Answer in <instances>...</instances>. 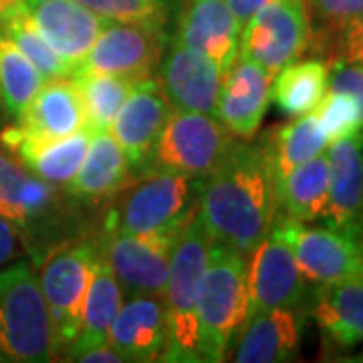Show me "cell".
<instances>
[{
	"label": "cell",
	"mask_w": 363,
	"mask_h": 363,
	"mask_svg": "<svg viewBox=\"0 0 363 363\" xmlns=\"http://www.w3.org/2000/svg\"><path fill=\"white\" fill-rule=\"evenodd\" d=\"M9 123V117H6V109H4V104H2V93H0V130Z\"/></svg>",
	"instance_id": "obj_41"
},
{
	"label": "cell",
	"mask_w": 363,
	"mask_h": 363,
	"mask_svg": "<svg viewBox=\"0 0 363 363\" xmlns=\"http://www.w3.org/2000/svg\"><path fill=\"white\" fill-rule=\"evenodd\" d=\"M91 212L65 188L33 174L0 143V216L13 224L33 264L51 248L97 230L99 218L95 220Z\"/></svg>",
	"instance_id": "obj_2"
},
{
	"label": "cell",
	"mask_w": 363,
	"mask_h": 363,
	"mask_svg": "<svg viewBox=\"0 0 363 363\" xmlns=\"http://www.w3.org/2000/svg\"><path fill=\"white\" fill-rule=\"evenodd\" d=\"M0 30L23 51L26 59L39 69L45 81L73 75V69L52 51V47L40 35L37 25L25 9V0L13 11L0 16Z\"/></svg>",
	"instance_id": "obj_32"
},
{
	"label": "cell",
	"mask_w": 363,
	"mask_h": 363,
	"mask_svg": "<svg viewBox=\"0 0 363 363\" xmlns=\"http://www.w3.org/2000/svg\"><path fill=\"white\" fill-rule=\"evenodd\" d=\"M279 212L297 222L323 220L329 202V162L327 150L291 169L277 188Z\"/></svg>",
	"instance_id": "obj_27"
},
{
	"label": "cell",
	"mask_w": 363,
	"mask_h": 363,
	"mask_svg": "<svg viewBox=\"0 0 363 363\" xmlns=\"http://www.w3.org/2000/svg\"><path fill=\"white\" fill-rule=\"evenodd\" d=\"M87 128L59 140H35L21 135L11 123L0 130V143L18 157L26 168L52 186L65 188L75 180L91 143Z\"/></svg>",
	"instance_id": "obj_22"
},
{
	"label": "cell",
	"mask_w": 363,
	"mask_h": 363,
	"mask_svg": "<svg viewBox=\"0 0 363 363\" xmlns=\"http://www.w3.org/2000/svg\"><path fill=\"white\" fill-rule=\"evenodd\" d=\"M169 33L168 26L107 18L73 73H107L138 81L154 77L168 47Z\"/></svg>",
	"instance_id": "obj_9"
},
{
	"label": "cell",
	"mask_w": 363,
	"mask_h": 363,
	"mask_svg": "<svg viewBox=\"0 0 363 363\" xmlns=\"http://www.w3.org/2000/svg\"><path fill=\"white\" fill-rule=\"evenodd\" d=\"M327 63H329L327 89L350 93L362 107L363 116V63L345 57H335Z\"/></svg>",
	"instance_id": "obj_36"
},
{
	"label": "cell",
	"mask_w": 363,
	"mask_h": 363,
	"mask_svg": "<svg viewBox=\"0 0 363 363\" xmlns=\"http://www.w3.org/2000/svg\"><path fill=\"white\" fill-rule=\"evenodd\" d=\"M43 85L45 79L39 69L0 30V93L9 123L25 113Z\"/></svg>",
	"instance_id": "obj_31"
},
{
	"label": "cell",
	"mask_w": 363,
	"mask_h": 363,
	"mask_svg": "<svg viewBox=\"0 0 363 363\" xmlns=\"http://www.w3.org/2000/svg\"><path fill=\"white\" fill-rule=\"evenodd\" d=\"M309 39L311 23L305 0H272L242 25L238 55L274 77L307 51Z\"/></svg>",
	"instance_id": "obj_11"
},
{
	"label": "cell",
	"mask_w": 363,
	"mask_h": 363,
	"mask_svg": "<svg viewBox=\"0 0 363 363\" xmlns=\"http://www.w3.org/2000/svg\"><path fill=\"white\" fill-rule=\"evenodd\" d=\"M272 77L250 61L238 55L228 73L222 79L216 117L238 140H255L260 123L271 104Z\"/></svg>",
	"instance_id": "obj_19"
},
{
	"label": "cell",
	"mask_w": 363,
	"mask_h": 363,
	"mask_svg": "<svg viewBox=\"0 0 363 363\" xmlns=\"http://www.w3.org/2000/svg\"><path fill=\"white\" fill-rule=\"evenodd\" d=\"M327 162L329 202L325 226L363 240V130L331 142Z\"/></svg>",
	"instance_id": "obj_16"
},
{
	"label": "cell",
	"mask_w": 363,
	"mask_h": 363,
	"mask_svg": "<svg viewBox=\"0 0 363 363\" xmlns=\"http://www.w3.org/2000/svg\"><path fill=\"white\" fill-rule=\"evenodd\" d=\"M277 212V182L262 138H236L218 168L202 182L200 220L214 242L248 259L269 234Z\"/></svg>",
	"instance_id": "obj_1"
},
{
	"label": "cell",
	"mask_w": 363,
	"mask_h": 363,
	"mask_svg": "<svg viewBox=\"0 0 363 363\" xmlns=\"http://www.w3.org/2000/svg\"><path fill=\"white\" fill-rule=\"evenodd\" d=\"M182 230H166L156 234L99 230V250L116 274L125 298H164L168 285L172 248Z\"/></svg>",
	"instance_id": "obj_10"
},
{
	"label": "cell",
	"mask_w": 363,
	"mask_h": 363,
	"mask_svg": "<svg viewBox=\"0 0 363 363\" xmlns=\"http://www.w3.org/2000/svg\"><path fill=\"white\" fill-rule=\"evenodd\" d=\"M309 307L325 350L347 351L363 343V274L317 285Z\"/></svg>",
	"instance_id": "obj_23"
},
{
	"label": "cell",
	"mask_w": 363,
	"mask_h": 363,
	"mask_svg": "<svg viewBox=\"0 0 363 363\" xmlns=\"http://www.w3.org/2000/svg\"><path fill=\"white\" fill-rule=\"evenodd\" d=\"M247 321L277 307H307L311 301L307 279L298 269L293 248L281 226L272 222L269 234L247 259Z\"/></svg>",
	"instance_id": "obj_12"
},
{
	"label": "cell",
	"mask_w": 363,
	"mask_h": 363,
	"mask_svg": "<svg viewBox=\"0 0 363 363\" xmlns=\"http://www.w3.org/2000/svg\"><path fill=\"white\" fill-rule=\"evenodd\" d=\"M224 2H226L228 9L233 11V14L236 16V21H238V25L242 26L252 14L257 13V11H260L262 6H267L272 0H224Z\"/></svg>",
	"instance_id": "obj_40"
},
{
	"label": "cell",
	"mask_w": 363,
	"mask_h": 363,
	"mask_svg": "<svg viewBox=\"0 0 363 363\" xmlns=\"http://www.w3.org/2000/svg\"><path fill=\"white\" fill-rule=\"evenodd\" d=\"M123 301H125V295L117 283L111 267L107 264V260L99 250L89 291H87V298L83 305L81 329H79L75 343L71 345V350L67 351V355L63 357V362H73L83 351L107 343L111 321L116 319Z\"/></svg>",
	"instance_id": "obj_26"
},
{
	"label": "cell",
	"mask_w": 363,
	"mask_h": 363,
	"mask_svg": "<svg viewBox=\"0 0 363 363\" xmlns=\"http://www.w3.org/2000/svg\"><path fill=\"white\" fill-rule=\"evenodd\" d=\"M305 319V307H277L252 315L234 339L230 359L236 363H281L295 359Z\"/></svg>",
	"instance_id": "obj_20"
},
{
	"label": "cell",
	"mask_w": 363,
	"mask_h": 363,
	"mask_svg": "<svg viewBox=\"0 0 363 363\" xmlns=\"http://www.w3.org/2000/svg\"><path fill=\"white\" fill-rule=\"evenodd\" d=\"M11 125L21 135L35 140H59L87 128L85 109L73 77L45 81L25 113Z\"/></svg>",
	"instance_id": "obj_25"
},
{
	"label": "cell",
	"mask_w": 363,
	"mask_h": 363,
	"mask_svg": "<svg viewBox=\"0 0 363 363\" xmlns=\"http://www.w3.org/2000/svg\"><path fill=\"white\" fill-rule=\"evenodd\" d=\"M315 113L329 138V143L343 135H350L353 131L363 130L362 107L350 93L327 89L323 101L315 109Z\"/></svg>",
	"instance_id": "obj_35"
},
{
	"label": "cell",
	"mask_w": 363,
	"mask_h": 363,
	"mask_svg": "<svg viewBox=\"0 0 363 363\" xmlns=\"http://www.w3.org/2000/svg\"><path fill=\"white\" fill-rule=\"evenodd\" d=\"M359 63H363V61H359Z\"/></svg>",
	"instance_id": "obj_42"
},
{
	"label": "cell",
	"mask_w": 363,
	"mask_h": 363,
	"mask_svg": "<svg viewBox=\"0 0 363 363\" xmlns=\"http://www.w3.org/2000/svg\"><path fill=\"white\" fill-rule=\"evenodd\" d=\"M234 140L230 130L216 116L169 111L157 140L152 169H174L204 180L230 152Z\"/></svg>",
	"instance_id": "obj_8"
},
{
	"label": "cell",
	"mask_w": 363,
	"mask_h": 363,
	"mask_svg": "<svg viewBox=\"0 0 363 363\" xmlns=\"http://www.w3.org/2000/svg\"><path fill=\"white\" fill-rule=\"evenodd\" d=\"M57 337L37 269L18 259L0 269V363H49Z\"/></svg>",
	"instance_id": "obj_4"
},
{
	"label": "cell",
	"mask_w": 363,
	"mask_h": 363,
	"mask_svg": "<svg viewBox=\"0 0 363 363\" xmlns=\"http://www.w3.org/2000/svg\"><path fill=\"white\" fill-rule=\"evenodd\" d=\"M247 313V257L212 240L196 309L200 362L228 359Z\"/></svg>",
	"instance_id": "obj_5"
},
{
	"label": "cell",
	"mask_w": 363,
	"mask_h": 363,
	"mask_svg": "<svg viewBox=\"0 0 363 363\" xmlns=\"http://www.w3.org/2000/svg\"><path fill=\"white\" fill-rule=\"evenodd\" d=\"M40 35L73 71L89 52L105 21L77 0H25Z\"/></svg>",
	"instance_id": "obj_18"
},
{
	"label": "cell",
	"mask_w": 363,
	"mask_h": 363,
	"mask_svg": "<svg viewBox=\"0 0 363 363\" xmlns=\"http://www.w3.org/2000/svg\"><path fill=\"white\" fill-rule=\"evenodd\" d=\"M329 63L321 57L295 59L283 67L271 85V101L286 117L313 113L327 93Z\"/></svg>",
	"instance_id": "obj_29"
},
{
	"label": "cell",
	"mask_w": 363,
	"mask_h": 363,
	"mask_svg": "<svg viewBox=\"0 0 363 363\" xmlns=\"http://www.w3.org/2000/svg\"><path fill=\"white\" fill-rule=\"evenodd\" d=\"M99 255V228L51 248L35 264L40 291L51 313L57 359H63L81 329L95 260Z\"/></svg>",
	"instance_id": "obj_7"
},
{
	"label": "cell",
	"mask_w": 363,
	"mask_h": 363,
	"mask_svg": "<svg viewBox=\"0 0 363 363\" xmlns=\"http://www.w3.org/2000/svg\"><path fill=\"white\" fill-rule=\"evenodd\" d=\"M260 138L271 162L277 188L291 169L323 154L329 145V138L321 128V121L315 111L307 116L293 117L289 123L272 128Z\"/></svg>",
	"instance_id": "obj_28"
},
{
	"label": "cell",
	"mask_w": 363,
	"mask_h": 363,
	"mask_svg": "<svg viewBox=\"0 0 363 363\" xmlns=\"http://www.w3.org/2000/svg\"><path fill=\"white\" fill-rule=\"evenodd\" d=\"M160 89L172 111H198L216 116L222 71L204 52L169 37L156 71Z\"/></svg>",
	"instance_id": "obj_14"
},
{
	"label": "cell",
	"mask_w": 363,
	"mask_h": 363,
	"mask_svg": "<svg viewBox=\"0 0 363 363\" xmlns=\"http://www.w3.org/2000/svg\"><path fill=\"white\" fill-rule=\"evenodd\" d=\"M18 259H26L25 245L13 224L0 216V269Z\"/></svg>",
	"instance_id": "obj_38"
},
{
	"label": "cell",
	"mask_w": 363,
	"mask_h": 363,
	"mask_svg": "<svg viewBox=\"0 0 363 363\" xmlns=\"http://www.w3.org/2000/svg\"><path fill=\"white\" fill-rule=\"evenodd\" d=\"M305 6L311 23L307 51L315 47L319 52H325L329 39L341 26L363 13V0H305Z\"/></svg>",
	"instance_id": "obj_33"
},
{
	"label": "cell",
	"mask_w": 363,
	"mask_h": 363,
	"mask_svg": "<svg viewBox=\"0 0 363 363\" xmlns=\"http://www.w3.org/2000/svg\"><path fill=\"white\" fill-rule=\"evenodd\" d=\"M202 182L174 169H150L105 204L99 230L125 234L182 230L198 214Z\"/></svg>",
	"instance_id": "obj_3"
},
{
	"label": "cell",
	"mask_w": 363,
	"mask_h": 363,
	"mask_svg": "<svg viewBox=\"0 0 363 363\" xmlns=\"http://www.w3.org/2000/svg\"><path fill=\"white\" fill-rule=\"evenodd\" d=\"M93 13L111 21L169 25V0H77Z\"/></svg>",
	"instance_id": "obj_34"
},
{
	"label": "cell",
	"mask_w": 363,
	"mask_h": 363,
	"mask_svg": "<svg viewBox=\"0 0 363 363\" xmlns=\"http://www.w3.org/2000/svg\"><path fill=\"white\" fill-rule=\"evenodd\" d=\"M131 180L130 164L111 131H97L91 135L87 156L65 192L81 206L97 210L128 188Z\"/></svg>",
	"instance_id": "obj_24"
},
{
	"label": "cell",
	"mask_w": 363,
	"mask_h": 363,
	"mask_svg": "<svg viewBox=\"0 0 363 363\" xmlns=\"http://www.w3.org/2000/svg\"><path fill=\"white\" fill-rule=\"evenodd\" d=\"M274 222L293 248L307 283L325 285L363 274V240L331 226H309L277 214Z\"/></svg>",
	"instance_id": "obj_13"
},
{
	"label": "cell",
	"mask_w": 363,
	"mask_h": 363,
	"mask_svg": "<svg viewBox=\"0 0 363 363\" xmlns=\"http://www.w3.org/2000/svg\"><path fill=\"white\" fill-rule=\"evenodd\" d=\"M169 111L156 75L140 81L117 111L109 131L128 160L133 178L152 169L157 140Z\"/></svg>",
	"instance_id": "obj_15"
},
{
	"label": "cell",
	"mask_w": 363,
	"mask_h": 363,
	"mask_svg": "<svg viewBox=\"0 0 363 363\" xmlns=\"http://www.w3.org/2000/svg\"><path fill=\"white\" fill-rule=\"evenodd\" d=\"M81 104L85 109V125L91 133L109 131L117 111L125 104L138 79L107 75V73H73Z\"/></svg>",
	"instance_id": "obj_30"
},
{
	"label": "cell",
	"mask_w": 363,
	"mask_h": 363,
	"mask_svg": "<svg viewBox=\"0 0 363 363\" xmlns=\"http://www.w3.org/2000/svg\"><path fill=\"white\" fill-rule=\"evenodd\" d=\"M325 52H331V59L345 57L353 61H363V13L339 28L327 43Z\"/></svg>",
	"instance_id": "obj_37"
},
{
	"label": "cell",
	"mask_w": 363,
	"mask_h": 363,
	"mask_svg": "<svg viewBox=\"0 0 363 363\" xmlns=\"http://www.w3.org/2000/svg\"><path fill=\"white\" fill-rule=\"evenodd\" d=\"M168 341L166 305L162 297H130L111 321L107 343L125 362H162Z\"/></svg>",
	"instance_id": "obj_21"
},
{
	"label": "cell",
	"mask_w": 363,
	"mask_h": 363,
	"mask_svg": "<svg viewBox=\"0 0 363 363\" xmlns=\"http://www.w3.org/2000/svg\"><path fill=\"white\" fill-rule=\"evenodd\" d=\"M240 28L224 0H180L169 37L204 52L226 75L238 57Z\"/></svg>",
	"instance_id": "obj_17"
},
{
	"label": "cell",
	"mask_w": 363,
	"mask_h": 363,
	"mask_svg": "<svg viewBox=\"0 0 363 363\" xmlns=\"http://www.w3.org/2000/svg\"><path fill=\"white\" fill-rule=\"evenodd\" d=\"M212 238L196 214L184 226L172 248L169 274L164 305L168 321V341L162 362L202 363L198 347V295L204 279Z\"/></svg>",
	"instance_id": "obj_6"
},
{
	"label": "cell",
	"mask_w": 363,
	"mask_h": 363,
	"mask_svg": "<svg viewBox=\"0 0 363 363\" xmlns=\"http://www.w3.org/2000/svg\"><path fill=\"white\" fill-rule=\"evenodd\" d=\"M73 362L81 363H125L123 355L117 350H113L109 343H104V345H97L93 350L83 351L81 355H77Z\"/></svg>",
	"instance_id": "obj_39"
}]
</instances>
